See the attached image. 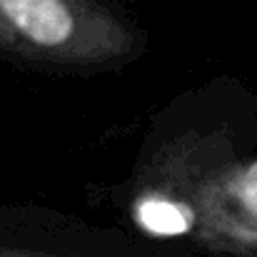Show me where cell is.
Segmentation results:
<instances>
[{
  "label": "cell",
  "mask_w": 257,
  "mask_h": 257,
  "mask_svg": "<svg viewBox=\"0 0 257 257\" xmlns=\"http://www.w3.org/2000/svg\"><path fill=\"white\" fill-rule=\"evenodd\" d=\"M133 28L102 0H0V50L50 68H107L138 53Z\"/></svg>",
  "instance_id": "1"
},
{
  "label": "cell",
  "mask_w": 257,
  "mask_h": 257,
  "mask_svg": "<svg viewBox=\"0 0 257 257\" xmlns=\"http://www.w3.org/2000/svg\"><path fill=\"white\" fill-rule=\"evenodd\" d=\"M200 202L207 242L257 252V160L220 170L202 187Z\"/></svg>",
  "instance_id": "2"
},
{
  "label": "cell",
  "mask_w": 257,
  "mask_h": 257,
  "mask_svg": "<svg viewBox=\"0 0 257 257\" xmlns=\"http://www.w3.org/2000/svg\"><path fill=\"white\" fill-rule=\"evenodd\" d=\"M133 217L155 237H177L195 227V207L163 190H143L133 202Z\"/></svg>",
  "instance_id": "3"
},
{
  "label": "cell",
  "mask_w": 257,
  "mask_h": 257,
  "mask_svg": "<svg viewBox=\"0 0 257 257\" xmlns=\"http://www.w3.org/2000/svg\"><path fill=\"white\" fill-rule=\"evenodd\" d=\"M0 257H60V255H50V252H38V250H25V247L0 245Z\"/></svg>",
  "instance_id": "4"
}]
</instances>
